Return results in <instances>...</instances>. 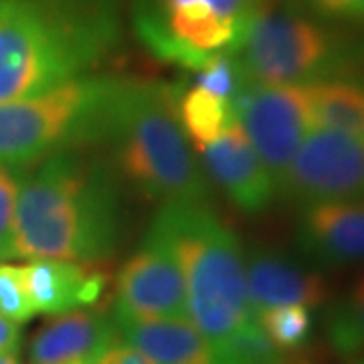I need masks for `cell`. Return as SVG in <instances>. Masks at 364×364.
<instances>
[{"label": "cell", "mask_w": 364, "mask_h": 364, "mask_svg": "<svg viewBox=\"0 0 364 364\" xmlns=\"http://www.w3.org/2000/svg\"><path fill=\"white\" fill-rule=\"evenodd\" d=\"M124 208L117 176L85 148L45 158L21 181L14 257L93 263L116 251Z\"/></svg>", "instance_id": "6da1fadb"}, {"label": "cell", "mask_w": 364, "mask_h": 364, "mask_svg": "<svg viewBox=\"0 0 364 364\" xmlns=\"http://www.w3.org/2000/svg\"><path fill=\"white\" fill-rule=\"evenodd\" d=\"M122 45V0H0V104L93 75Z\"/></svg>", "instance_id": "7a4b0ae2"}, {"label": "cell", "mask_w": 364, "mask_h": 364, "mask_svg": "<svg viewBox=\"0 0 364 364\" xmlns=\"http://www.w3.org/2000/svg\"><path fill=\"white\" fill-rule=\"evenodd\" d=\"M122 176L162 205L208 203L210 188L176 114L174 87L114 75L102 140Z\"/></svg>", "instance_id": "3957f363"}, {"label": "cell", "mask_w": 364, "mask_h": 364, "mask_svg": "<svg viewBox=\"0 0 364 364\" xmlns=\"http://www.w3.org/2000/svg\"><path fill=\"white\" fill-rule=\"evenodd\" d=\"M148 233L178 261L186 282V318L213 344L255 322L241 243L208 203L162 205Z\"/></svg>", "instance_id": "277c9868"}, {"label": "cell", "mask_w": 364, "mask_h": 364, "mask_svg": "<svg viewBox=\"0 0 364 364\" xmlns=\"http://www.w3.org/2000/svg\"><path fill=\"white\" fill-rule=\"evenodd\" d=\"M251 83L316 85L364 71V26L328 23L287 2L267 6L235 53Z\"/></svg>", "instance_id": "5b68a950"}, {"label": "cell", "mask_w": 364, "mask_h": 364, "mask_svg": "<svg viewBox=\"0 0 364 364\" xmlns=\"http://www.w3.org/2000/svg\"><path fill=\"white\" fill-rule=\"evenodd\" d=\"M114 75L93 73L59 87L0 104V166L23 168L61 150L102 140Z\"/></svg>", "instance_id": "8992f818"}, {"label": "cell", "mask_w": 364, "mask_h": 364, "mask_svg": "<svg viewBox=\"0 0 364 364\" xmlns=\"http://www.w3.org/2000/svg\"><path fill=\"white\" fill-rule=\"evenodd\" d=\"M272 0H132V26L164 63L195 71L219 55L239 51Z\"/></svg>", "instance_id": "52a82bcc"}, {"label": "cell", "mask_w": 364, "mask_h": 364, "mask_svg": "<svg viewBox=\"0 0 364 364\" xmlns=\"http://www.w3.org/2000/svg\"><path fill=\"white\" fill-rule=\"evenodd\" d=\"M233 107L239 126L279 193L291 160L314 130L308 90L301 85L249 83L235 97Z\"/></svg>", "instance_id": "ba28073f"}, {"label": "cell", "mask_w": 364, "mask_h": 364, "mask_svg": "<svg viewBox=\"0 0 364 364\" xmlns=\"http://www.w3.org/2000/svg\"><path fill=\"white\" fill-rule=\"evenodd\" d=\"M279 193L304 207L364 200V138L334 130H312L291 160Z\"/></svg>", "instance_id": "9c48e42d"}, {"label": "cell", "mask_w": 364, "mask_h": 364, "mask_svg": "<svg viewBox=\"0 0 364 364\" xmlns=\"http://www.w3.org/2000/svg\"><path fill=\"white\" fill-rule=\"evenodd\" d=\"M114 318H186V282L181 265L172 251L150 233L117 273Z\"/></svg>", "instance_id": "30bf717a"}, {"label": "cell", "mask_w": 364, "mask_h": 364, "mask_svg": "<svg viewBox=\"0 0 364 364\" xmlns=\"http://www.w3.org/2000/svg\"><path fill=\"white\" fill-rule=\"evenodd\" d=\"M198 152L205 170L235 207L245 213H261L272 205L277 186L239 122Z\"/></svg>", "instance_id": "8fae6325"}, {"label": "cell", "mask_w": 364, "mask_h": 364, "mask_svg": "<svg viewBox=\"0 0 364 364\" xmlns=\"http://www.w3.org/2000/svg\"><path fill=\"white\" fill-rule=\"evenodd\" d=\"M299 249L316 263H364V200L306 205L298 221Z\"/></svg>", "instance_id": "7c38bea8"}, {"label": "cell", "mask_w": 364, "mask_h": 364, "mask_svg": "<svg viewBox=\"0 0 364 364\" xmlns=\"http://www.w3.org/2000/svg\"><path fill=\"white\" fill-rule=\"evenodd\" d=\"M247 294L257 314L279 306L318 308L328 299V282L322 273L304 267L284 253L257 249L245 261Z\"/></svg>", "instance_id": "4fadbf2b"}, {"label": "cell", "mask_w": 364, "mask_h": 364, "mask_svg": "<svg viewBox=\"0 0 364 364\" xmlns=\"http://www.w3.org/2000/svg\"><path fill=\"white\" fill-rule=\"evenodd\" d=\"M119 340L114 316L73 310L55 316L31 342V364H95Z\"/></svg>", "instance_id": "5bb4252c"}, {"label": "cell", "mask_w": 364, "mask_h": 364, "mask_svg": "<svg viewBox=\"0 0 364 364\" xmlns=\"http://www.w3.org/2000/svg\"><path fill=\"white\" fill-rule=\"evenodd\" d=\"M21 273L35 314L59 316L87 308L105 291V275L90 263L37 259L21 267Z\"/></svg>", "instance_id": "9a60e30c"}, {"label": "cell", "mask_w": 364, "mask_h": 364, "mask_svg": "<svg viewBox=\"0 0 364 364\" xmlns=\"http://www.w3.org/2000/svg\"><path fill=\"white\" fill-rule=\"evenodd\" d=\"M116 326L119 340L152 364H221L215 344L188 318L116 320Z\"/></svg>", "instance_id": "2e32d148"}, {"label": "cell", "mask_w": 364, "mask_h": 364, "mask_svg": "<svg viewBox=\"0 0 364 364\" xmlns=\"http://www.w3.org/2000/svg\"><path fill=\"white\" fill-rule=\"evenodd\" d=\"M314 130H334L364 138V81L334 79L306 85Z\"/></svg>", "instance_id": "e0dca14e"}, {"label": "cell", "mask_w": 364, "mask_h": 364, "mask_svg": "<svg viewBox=\"0 0 364 364\" xmlns=\"http://www.w3.org/2000/svg\"><path fill=\"white\" fill-rule=\"evenodd\" d=\"M172 87L182 130L193 140L196 150L207 148L208 144L215 142L223 132L237 122L233 102L215 97L188 83Z\"/></svg>", "instance_id": "ac0fdd59"}, {"label": "cell", "mask_w": 364, "mask_h": 364, "mask_svg": "<svg viewBox=\"0 0 364 364\" xmlns=\"http://www.w3.org/2000/svg\"><path fill=\"white\" fill-rule=\"evenodd\" d=\"M326 336L342 356L364 352V273L326 312Z\"/></svg>", "instance_id": "d6986e66"}, {"label": "cell", "mask_w": 364, "mask_h": 364, "mask_svg": "<svg viewBox=\"0 0 364 364\" xmlns=\"http://www.w3.org/2000/svg\"><path fill=\"white\" fill-rule=\"evenodd\" d=\"M255 322L263 334L284 352H294L308 344L312 336V312L304 306H279L257 314Z\"/></svg>", "instance_id": "ffe728a7"}, {"label": "cell", "mask_w": 364, "mask_h": 364, "mask_svg": "<svg viewBox=\"0 0 364 364\" xmlns=\"http://www.w3.org/2000/svg\"><path fill=\"white\" fill-rule=\"evenodd\" d=\"M215 350L221 364H287V352L279 350L257 322L215 344Z\"/></svg>", "instance_id": "44dd1931"}, {"label": "cell", "mask_w": 364, "mask_h": 364, "mask_svg": "<svg viewBox=\"0 0 364 364\" xmlns=\"http://www.w3.org/2000/svg\"><path fill=\"white\" fill-rule=\"evenodd\" d=\"M191 73H193L191 79H186L184 83L207 91L215 97L227 100V102H235V97L251 83L235 53L219 55Z\"/></svg>", "instance_id": "7402d4cb"}, {"label": "cell", "mask_w": 364, "mask_h": 364, "mask_svg": "<svg viewBox=\"0 0 364 364\" xmlns=\"http://www.w3.org/2000/svg\"><path fill=\"white\" fill-rule=\"evenodd\" d=\"M21 181L18 168L0 166V259H14V213Z\"/></svg>", "instance_id": "603a6c76"}, {"label": "cell", "mask_w": 364, "mask_h": 364, "mask_svg": "<svg viewBox=\"0 0 364 364\" xmlns=\"http://www.w3.org/2000/svg\"><path fill=\"white\" fill-rule=\"evenodd\" d=\"M0 314L16 324L28 322L35 310L26 296L21 267L0 263Z\"/></svg>", "instance_id": "cb8c5ba5"}, {"label": "cell", "mask_w": 364, "mask_h": 364, "mask_svg": "<svg viewBox=\"0 0 364 364\" xmlns=\"http://www.w3.org/2000/svg\"><path fill=\"white\" fill-rule=\"evenodd\" d=\"M289 2L328 23L364 26V0H289Z\"/></svg>", "instance_id": "d4e9b609"}, {"label": "cell", "mask_w": 364, "mask_h": 364, "mask_svg": "<svg viewBox=\"0 0 364 364\" xmlns=\"http://www.w3.org/2000/svg\"><path fill=\"white\" fill-rule=\"evenodd\" d=\"M95 364H152L146 356H142L136 348H132L130 344L117 340L116 344L102 354V358Z\"/></svg>", "instance_id": "484cf974"}, {"label": "cell", "mask_w": 364, "mask_h": 364, "mask_svg": "<svg viewBox=\"0 0 364 364\" xmlns=\"http://www.w3.org/2000/svg\"><path fill=\"white\" fill-rule=\"evenodd\" d=\"M21 346L18 324L0 314V352H16Z\"/></svg>", "instance_id": "4316f807"}, {"label": "cell", "mask_w": 364, "mask_h": 364, "mask_svg": "<svg viewBox=\"0 0 364 364\" xmlns=\"http://www.w3.org/2000/svg\"><path fill=\"white\" fill-rule=\"evenodd\" d=\"M0 364H21L16 352H0Z\"/></svg>", "instance_id": "83f0119b"}, {"label": "cell", "mask_w": 364, "mask_h": 364, "mask_svg": "<svg viewBox=\"0 0 364 364\" xmlns=\"http://www.w3.org/2000/svg\"><path fill=\"white\" fill-rule=\"evenodd\" d=\"M358 364H364V360H360V363H358Z\"/></svg>", "instance_id": "f1b7e54d"}]
</instances>
